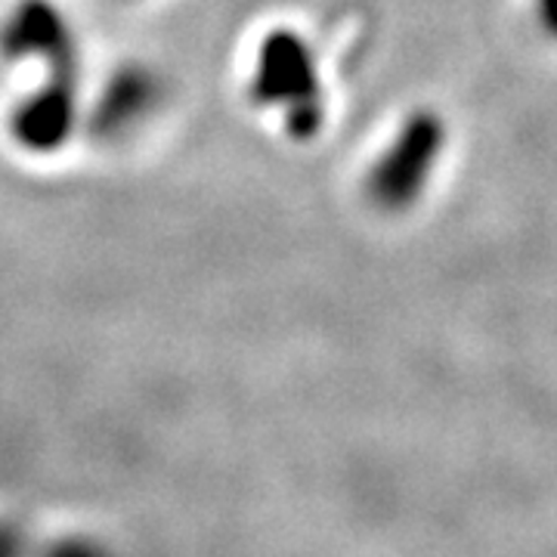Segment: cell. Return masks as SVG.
<instances>
[{
    "label": "cell",
    "mask_w": 557,
    "mask_h": 557,
    "mask_svg": "<svg viewBox=\"0 0 557 557\" xmlns=\"http://www.w3.org/2000/svg\"><path fill=\"white\" fill-rule=\"evenodd\" d=\"M251 97L263 109L278 112L292 137L310 139L319 134L325 121V97L317 57L307 40L285 28L263 38L251 75Z\"/></svg>",
    "instance_id": "1"
},
{
    "label": "cell",
    "mask_w": 557,
    "mask_h": 557,
    "mask_svg": "<svg viewBox=\"0 0 557 557\" xmlns=\"http://www.w3.org/2000/svg\"><path fill=\"white\" fill-rule=\"evenodd\" d=\"M446 149V121L434 109H418L399 124L366 177V196L381 211L412 208L437 171Z\"/></svg>",
    "instance_id": "2"
},
{
    "label": "cell",
    "mask_w": 557,
    "mask_h": 557,
    "mask_svg": "<svg viewBox=\"0 0 557 557\" xmlns=\"http://www.w3.org/2000/svg\"><path fill=\"white\" fill-rule=\"evenodd\" d=\"M7 57H38L57 78H75L78 40L60 10L47 0H22L0 32Z\"/></svg>",
    "instance_id": "3"
},
{
    "label": "cell",
    "mask_w": 557,
    "mask_h": 557,
    "mask_svg": "<svg viewBox=\"0 0 557 557\" xmlns=\"http://www.w3.org/2000/svg\"><path fill=\"white\" fill-rule=\"evenodd\" d=\"M75 87H72V81L53 78L50 84H44L38 94H32L22 102L13 115L16 143L32 152H57L69 139L75 119H78Z\"/></svg>",
    "instance_id": "4"
},
{
    "label": "cell",
    "mask_w": 557,
    "mask_h": 557,
    "mask_svg": "<svg viewBox=\"0 0 557 557\" xmlns=\"http://www.w3.org/2000/svg\"><path fill=\"white\" fill-rule=\"evenodd\" d=\"M0 557H115L112 548L97 536L65 533L40 536L32 523L16 518H0Z\"/></svg>",
    "instance_id": "5"
},
{
    "label": "cell",
    "mask_w": 557,
    "mask_h": 557,
    "mask_svg": "<svg viewBox=\"0 0 557 557\" xmlns=\"http://www.w3.org/2000/svg\"><path fill=\"white\" fill-rule=\"evenodd\" d=\"M156 81L149 78L146 72H121L115 84L106 94V106H102V124L109 131H121L131 127L134 121L146 115V109H152L156 102Z\"/></svg>",
    "instance_id": "6"
},
{
    "label": "cell",
    "mask_w": 557,
    "mask_h": 557,
    "mask_svg": "<svg viewBox=\"0 0 557 557\" xmlns=\"http://www.w3.org/2000/svg\"><path fill=\"white\" fill-rule=\"evenodd\" d=\"M536 3V20L548 38L557 40V0H533Z\"/></svg>",
    "instance_id": "7"
}]
</instances>
